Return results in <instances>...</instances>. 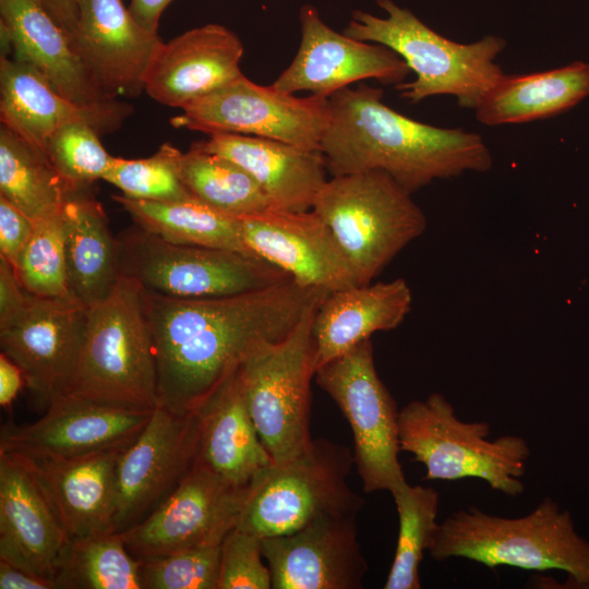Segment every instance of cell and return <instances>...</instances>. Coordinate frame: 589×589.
Listing matches in <instances>:
<instances>
[{
    "label": "cell",
    "mask_w": 589,
    "mask_h": 589,
    "mask_svg": "<svg viewBox=\"0 0 589 589\" xmlns=\"http://www.w3.org/2000/svg\"><path fill=\"white\" fill-rule=\"evenodd\" d=\"M173 0H131L129 11L145 29L157 33L159 19Z\"/></svg>",
    "instance_id": "cell-45"
},
{
    "label": "cell",
    "mask_w": 589,
    "mask_h": 589,
    "mask_svg": "<svg viewBox=\"0 0 589 589\" xmlns=\"http://www.w3.org/2000/svg\"><path fill=\"white\" fill-rule=\"evenodd\" d=\"M377 5L385 16L354 11L342 33L386 46L405 60L416 80L395 86L401 98L416 104L431 96L450 95L459 107L474 110L505 74L495 63L507 45L503 37L488 35L470 44L456 43L393 0H377Z\"/></svg>",
    "instance_id": "cell-4"
},
{
    "label": "cell",
    "mask_w": 589,
    "mask_h": 589,
    "mask_svg": "<svg viewBox=\"0 0 589 589\" xmlns=\"http://www.w3.org/2000/svg\"><path fill=\"white\" fill-rule=\"evenodd\" d=\"M25 385L24 375L19 365L8 356L0 354V405L10 408L21 388Z\"/></svg>",
    "instance_id": "cell-44"
},
{
    "label": "cell",
    "mask_w": 589,
    "mask_h": 589,
    "mask_svg": "<svg viewBox=\"0 0 589 589\" xmlns=\"http://www.w3.org/2000/svg\"><path fill=\"white\" fill-rule=\"evenodd\" d=\"M263 539L235 528L221 543L218 589H271L272 576L263 562Z\"/></svg>",
    "instance_id": "cell-40"
},
{
    "label": "cell",
    "mask_w": 589,
    "mask_h": 589,
    "mask_svg": "<svg viewBox=\"0 0 589 589\" xmlns=\"http://www.w3.org/2000/svg\"><path fill=\"white\" fill-rule=\"evenodd\" d=\"M239 368L197 409L196 461L233 484L248 486L273 460L249 412Z\"/></svg>",
    "instance_id": "cell-28"
},
{
    "label": "cell",
    "mask_w": 589,
    "mask_h": 589,
    "mask_svg": "<svg viewBox=\"0 0 589 589\" xmlns=\"http://www.w3.org/2000/svg\"><path fill=\"white\" fill-rule=\"evenodd\" d=\"M0 589H57L53 579L0 558Z\"/></svg>",
    "instance_id": "cell-43"
},
{
    "label": "cell",
    "mask_w": 589,
    "mask_h": 589,
    "mask_svg": "<svg viewBox=\"0 0 589 589\" xmlns=\"http://www.w3.org/2000/svg\"><path fill=\"white\" fill-rule=\"evenodd\" d=\"M410 287L402 278L329 292L315 311L312 340L315 372L376 332L392 330L409 314Z\"/></svg>",
    "instance_id": "cell-27"
},
{
    "label": "cell",
    "mask_w": 589,
    "mask_h": 589,
    "mask_svg": "<svg viewBox=\"0 0 589 589\" xmlns=\"http://www.w3.org/2000/svg\"><path fill=\"white\" fill-rule=\"evenodd\" d=\"M53 580L57 589H142L140 560L118 531L69 539Z\"/></svg>",
    "instance_id": "cell-33"
},
{
    "label": "cell",
    "mask_w": 589,
    "mask_h": 589,
    "mask_svg": "<svg viewBox=\"0 0 589 589\" xmlns=\"http://www.w3.org/2000/svg\"><path fill=\"white\" fill-rule=\"evenodd\" d=\"M69 36L105 98L144 92L145 74L161 39L140 25L122 0H76Z\"/></svg>",
    "instance_id": "cell-20"
},
{
    "label": "cell",
    "mask_w": 589,
    "mask_h": 589,
    "mask_svg": "<svg viewBox=\"0 0 589 589\" xmlns=\"http://www.w3.org/2000/svg\"><path fill=\"white\" fill-rule=\"evenodd\" d=\"M300 22L299 50L272 84L280 92L308 91L329 98L366 79L396 86L411 72L405 60L388 47L358 40L330 28L313 5L301 9Z\"/></svg>",
    "instance_id": "cell-16"
},
{
    "label": "cell",
    "mask_w": 589,
    "mask_h": 589,
    "mask_svg": "<svg viewBox=\"0 0 589 589\" xmlns=\"http://www.w3.org/2000/svg\"><path fill=\"white\" fill-rule=\"evenodd\" d=\"M312 209L330 229L358 285L372 283L426 228L411 193L381 170L333 177Z\"/></svg>",
    "instance_id": "cell-7"
},
{
    "label": "cell",
    "mask_w": 589,
    "mask_h": 589,
    "mask_svg": "<svg viewBox=\"0 0 589 589\" xmlns=\"http://www.w3.org/2000/svg\"><path fill=\"white\" fill-rule=\"evenodd\" d=\"M221 544L140 560L142 589H218Z\"/></svg>",
    "instance_id": "cell-39"
},
{
    "label": "cell",
    "mask_w": 589,
    "mask_h": 589,
    "mask_svg": "<svg viewBox=\"0 0 589 589\" xmlns=\"http://www.w3.org/2000/svg\"><path fill=\"white\" fill-rule=\"evenodd\" d=\"M112 199L130 214L137 227L166 241L254 255L244 243L240 218L223 214L196 199L157 202L123 194L112 195Z\"/></svg>",
    "instance_id": "cell-31"
},
{
    "label": "cell",
    "mask_w": 589,
    "mask_h": 589,
    "mask_svg": "<svg viewBox=\"0 0 589 589\" xmlns=\"http://www.w3.org/2000/svg\"><path fill=\"white\" fill-rule=\"evenodd\" d=\"M399 530L395 555L384 589L421 588L419 567L438 526L440 495L430 486L408 482L392 493Z\"/></svg>",
    "instance_id": "cell-35"
},
{
    "label": "cell",
    "mask_w": 589,
    "mask_h": 589,
    "mask_svg": "<svg viewBox=\"0 0 589 589\" xmlns=\"http://www.w3.org/2000/svg\"><path fill=\"white\" fill-rule=\"evenodd\" d=\"M142 291L136 280L120 275L109 296L87 308L82 342L63 394L155 409L157 370Z\"/></svg>",
    "instance_id": "cell-5"
},
{
    "label": "cell",
    "mask_w": 589,
    "mask_h": 589,
    "mask_svg": "<svg viewBox=\"0 0 589 589\" xmlns=\"http://www.w3.org/2000/svg\"><path fill=\"white\" fill-rule=\"evenodd\" d=\"M32 298L20 284L13 266L0 256V327L17 317Z\"/></svg>",
    "instance_id": "cell-42"
},
{
    "label": "cell",
    "mask_w": 589,
    "mask_h": 589,
    "mask_svg": "<svg viewBox=\"0 0 589 589\" xmlns=\"http://www.w3.org/2000/svg\"><path fill=\"white\" fill-rule=\"evenodd\" d=\"M383 95L360 84L329 97L332 118L320 147L329 175L381 170L412 194L435 179L490 170L492 155L480 134L413 120L385 105Z\"/></svg>",
    "instance_id": "cell-2"
},
{
    "label": "cell",
    "mask_w": 589,
    "mask_h": 589,
    "mask_svg": "<svg viewBox=\"0 0 589 589\" xmlns=\"http://www.w3.org/2000/svg\"><path fill=\"white\" fill-rule=\"evenodd\" d=\"M249 485L233 484L195 461L155 509L121 531L129 552L144 560L221 544L239 522Z\"/></svg>",
    "instance_id": "cell-13"
},
{
    "label": "cell",
    "mask_w": 589,
    "mask_h": 589,
    "mask_svg": "<svg viewBox=\"0 0 589 589\" xmlns=\"http://www.w3.org/2000/svg\"><path fill=\"white\" fill-rule=\"evenodd\" d=\"M199 437L197 410L179 413L155 407L119 459L116 531L142 520L177 488L197 459Z\"/></svg>",
    "instance_id": "cell-14"
},
{
    "label": "cell",
    "mask_w": 589,
    "mask_h": 589,
    "mask_svg": "<svg viewBox=\"0 0 589 589\" xmlns=\"http://www.w3.org/2000/svg\"><path fill=\"white\" fill-rule=\"evenodd\" d=\"M329 98L297 97L244 75L182 109L170 123L212 134L231 133L271 139L321 151L330 122Z\"/></svg>",
    "instance_id": "cell-12"
},
{
    "label": "cell",
    "mask_w": 589,
    "mask_h": 589,
    "mask_svg": "<svg viewBox=\"0 0 589 589\" xmlns=\"http://www.w3.org/2000/svg\"><path fill=\"white\" fill-rule=\"evenodd\" d=\"M328 293L292 278L211 299H175L143 289L158 405L179 413L196 411L253 351L285 338L304 312Z\"/></svg>",
    "instance_id": "cell-1"
},
{
    "label": "cell",
    "mask_w": 589,
    "mask_h": 589,
    "mask_svg": "<svg viewBox=\"0 0 589 589\" xmlns=\"http://www.w3.org/2000/svg\"><path fill=\"white\" fill-rule=\"evenodd\" d=\"M72 189L45 152L0 128V196L33 221L61 211Z\"/></svg>",
    "instance_id": "cell-32"
},
{
    "label": "cell",
    "mask_w": 589,
    "mask_h": 589,
    "mask_svg": "<svg viewBox=\"0 0 589 589\" xmlns=\"http://www.w3.org/2000/svg\"><path fill=\"white\" fill-rule=\"evenodd\" d=\"M194 146L223 156L243 168L261 187L274 208L312 209L326 179L324 155L271 139L218 133Z\"/></svg>",
    "instance_id": "cell-26"
},
{
    "label": "cell",
    "mask_w": 589,
    "mask_h": 589,
    "mask_svg": "<svg viewBox=\"0 0 589 589\" xmlns=\"http://www.w3.org/2000/svg\"><path fill=\"white\" fill-rule=\"evenodd\" d=\"M85 190L65 201L62 223L72 294L89 308L109 296L120 271L118 239L101 204Z\"/></svg>",
    "instance_id": "cell-30"
},
{
    "label": "cell",
    "mask_w": 589,
    "mask_h": 589,
    "mask_svg": "<svg viewBox=\"0 0 589 589\" xmlns=\"http://www.w3.org/2000/svg\"><path fill=\"white\" fill-rule=\"evenodd\" d=\"M589 96V63L527 74H504L476 107L489 127L548 119L568 111Z\"/></svg>",
    "instance_id": "cell-29"
},
{
    "label": "cell",
    "mask_w": 589,
    "mask_h": 589,
    "mask_svg": "<svg viewBox=\"0 0 589 589\" xmlns=\"http://www.w3.org/2000/svg\"><path fill=\"white\" fill-rule=\"evenodd\" d=\"M274 589H361L369 565L357 515H325L299 530L264 538Z\"/></svg>",
    "instance_id": "cell-17"
},
{
    "label": "cell",
    "mask_w": 589,
    "mask_h": 589,
    "mask_svg": "<svg viewBox=\"0 0 589 589\" xmlns=\"http://www.w3.org/2000/svg\"><path fill=\"white\" fill-rule=\"evenodd\" d=\"M153 410L61 394L35 422L3 425L0 449L36 458H72L127 447L142 432Z\"/></svg>",
    "instance_id": "cell-15"
},
{
    "label": "cell",
    "mask_w": 589,
    "mask_h": 589,
    "mask_svg": "<svg viewBox=\"0 0 589 589\" xmlns=\"http://www.w3.org/2000/svg\"><path fill=\"white\" fill-rule=\"evenodd\" d=\"M484 421L460 420L453 405L440 393L408 402L399 410L400 452L410 453L425 467V480L456 481L477 478L509 496L525 491L530 448L519 435L490 440Z\"/></svg>",
    "instance_id": "cell-6"
},
{
    "label": "cell",
    "mask_w": 589,
    "mask_h": 589,
    "mask_svg": "<svg viewBox=\"0 0 589 589\" xmlns=\"http://www.w3.org/2000/svg\"><path fill=\"white\" fill-rule=\"evenodd\" d=\"M428 552L435 561L461 557L489 568L560 569L575 588L589 589V541L549 496L516 518L459 509L438 524Z\"/></svg>",
    "instance_id": "cell-3"
},
{
    "label": "cell",
    "mask_w": 589,
    "mask_h": 589,
    "mask_svg": "<svg viewBox=\"0 0 589 589\" xmlns=\"http://www.w3.org/2000/svg\"><path fill=\"white\" fill-rule=\"evenodd\" d=\"M180 173L194 199L223 214L242 218L274 208L243 168L193 144L181 155Z\"/></svg>",
    "instance_id": "cell-34"
},
{
    "label": "cell",
    "mask_w": 589,
    "mask_h": 589,
    "mask_svg": "<svg viewBox=\"0 0 589 589\" xmlns=\"http://www.w3.org/2000/svg\"><path fill=\"white\" fill-rule=\"evenodd\" d=\"M132 109L121 101L105 108L77 105L55 91L31 65L1 55V124L43 152L52 133L68 123H88L103 135L119 128Z\"/></svg>",
    "instance_id": "cell-25"
},
{
    "label": "cell",
    "mask_w": 589,
    "mask_h": 589,
    "mask_svg": "<svg viewBox=\"0 0 589 589\" xmlns=\"http://www.w3.org/2000/svg\"><path fill=\"white\" fill-rule=\"evenodd\" d=\"M242 56V41L227 27L211 23L192 28L158 45L145 74L144 92L182 110L241 77Z\"/></svg>",
    "instance_id": "cell-21"
},
{
    "label": "cell",
    "mask_w": 589,
    "mask_h": 589,
    "mask_svg": "<svg viewBox=\"0 0 589 589\" xmlns=\"http://www.w3.org/2000/svg\"><path fill=\"white\" fill-rule=\"evenodd\" d=\"M351 450L313 440L296 457L272 462L249 485L236 528L271 538L292 533L325 515H358L365 502L348 484Z\"/></svg>",
    "instance_id": "cell-8"
},
{
    "label": "cell",
    "mask_w": 589,
    "mask_h": 589,
    "mask_svg": "<svg viewBox=\"0 0 589 589\" xmlns=\"http://www.w3.org/2000/svg\"><path fill=\"white\" fill-rule=\"evenodd\" d=\"M314 376L350 425L363 491L395 492L407 482L398 459L399 410L377 374L372 340L322 365Z\"/></svg>",
    "instance_id": "cell-11"
},
{
    "label": "cell",
    "mask_w": 589,
    "mask_h": 589,
    "mask_svg": "<svg viewBox=\"0 0 589 589\" xmlns=\"http://www.w3.org/2000/svg\"><path fill=\"white\" fill-rule=\"evenodd\" d=\"M182 152L169 143L140 159L113 157L103 180L136 200L177 202L193 200L180 173Z\"/></svg>",
    "instance_id": "cell-37"
},
{
    "label": "cell",
    "mask_w": 589,
    "mask_h": 589,
    "mask_svg": "<svg viewBox=\"0 0 589 589\" xmlns=\"http://www.w3.org/2000/svg\"><path fill=\"white\" fill-rule=\"evenodd\" d=\"M127 447L72 458L21 455L49 497L69 539L116 531L117 470Z\"/></svg>",
    "instance_id": "cell-24"
},
{
    "label": "cell",
    "mask_w": 589,
    "mask_h": 589,
    "mask_svg": "<svg viewBox=\"0 0 589 589\" xmlns=\"http://www.w3.org/2000/svg\"><path fill=\"white\" fill-rule=\"evenodd\" d=\"M323 300L312 304L285 338L262 345L239 368L249 412L273 462L296 457L313 441L310 432L311 380L315 375L312 323Z\"/></svg>",
    "instance_id": "cell-9"
},
{
    "label": "cell",
    "mask_w": 589,
    "mask_h": 589,
    "mask_svg": "<svg viewBox=\"0 0 589 589\" xmlns=\"http://www.w3.org/2000/svg\"><path fill=\"white\" fill-rule=\"evenodd\" d=\"M0 27L4 52L31 65L69 100L91 108L118 103L104 97L69 34L37 0H0Z\"/></svg>",
    "instance_id": "cell-23"
},
{
    "label": "cell",
    "mask_w": 589,
    "mask_h": 589,
    "mask_svg": "<svg viewBox=\"0 0 589 589\" xmlns=\"http://www.w3.org/2000/svg\"><path fill=\"white\" fill-rule=\"evenodd\" d=\"M68 534L36 476L0 449V558L53 579Z\"/></svg>",
    "instance_id": "cell-22"
},
{
    "label": "cell",
    "mask_w": 589,
    "mask_h": 589,
    "mask_svg": "<svg viewBox=\"0 0 589 589\" xmlns=\"http://www.w3.org/2000/svg\"><path fill=\"white\" fill-rule=\"evenodd\" d=\"M118 239L120 275L175 299L225 298L262 290L291 277L238 251L176 244L140 227Z\"/></svg>",
    "instance_id": "cell-10"
},
{
    "label": "cell",
    "mask_w": 589,
    "mask_h": 589,
    "mask_svg": "<svg viewBox=\"0 0 589 589\" xmlns=\"http://www.w3.org/2000/svg\"><path fill=\"white\" fill-rule=\"evenodd\" d=\"M87 306L76 299L34 297L0 327L1 352L22 370L25 385L47 406L63 394L86 323Z\"/></svg>",
    "instance_id": "cell-18"
},
{
    "label": "cell",
    "mask_w": 589,
    "mask_h": 589,
    "mask_svg": "<svg viewBox=\"0 0 589 589\" xmlns=\"http://www.w3.org/2000/svg\"><path fill=\"white\" fill-rule=\"evenodd\" d=\"M13 268L22 287L34 297L75 299L69 279L62 208L34 220L32 236Z\"/></svg>",
    "instance_id": "cell-36"
},
{
    "label": "cell",
    "mask_w": 589,
    "mask_h": 589,
    "mask_svg": "<svg viewBox=\"0 0 589 589\" xmlns=\"http://www.w3.org/2000/svg\"><path fill=\"white\" fill-rule=\"evenodd\" d=\"M240 223L250 252L301 286L332 292L358 285L334 235L313 209L271 208Z\"/></svg>",
    "instance_id": "cell-19"
},
{
    "label": "cell",
    "mask_w": 589,
    "mask_h": 589,
    "mask_svg": "<svg viewBox=\"0 0 589 589\" xmlns=\"http://www.w3.org/2000/svg\"><path fill=\"white\" fill-rule=\"evenodd\" d=\"M34 221L21 209L0 196V256L13 267L28 242Z\"/></svg>",
    "instance_id": "cell-41"
},
{
    "label": "cell",
    "mask_w": 589,
    "mask_h": 589,
    "mask_svg": "<svg viewBox=\"0 0 589 589\" xmlns=\"http://www.w3.org/2000/svg\"><path fill=\"white\" fill-rule=\"evenodd\" d=\"M70 35L76 20V0H37Z\"/></svg>",
    "instance_id": "cell-46"
},
{
    "label": "cell",
    "mask_w": 589,
    "mask_h": 589,
    "mask_svg": "<svg viewBox=\"0 0 589 589\" xmlns=\"http://www.w3.org/2000/svg\"><path fill=\"white\" fill-rule=\"evenodd\" d=\"M49 160L74 190H83L103 180L113 156L104 148L98 132L88 123L71 122L49 137L46 149Z\"/></svg>",
    "instance_id": "cell-38"
}]
</instances>
